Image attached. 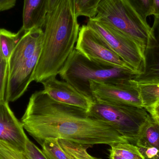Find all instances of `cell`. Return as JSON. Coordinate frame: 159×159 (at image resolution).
<instances>
[{"instance_id": "9a60e30c", "label": "cell", "mask_w": 159, "mask_h": 159, "mask_svg": "<svg viewBox=\"0 0 159 159\" xmlns=\"http://www.w3.org/2000/svg\"><path fill=\"white\" fill-rule=\"evenodd\" d=\"M130 83L138 91L145 109L159 102V82H139L132 79Z\"/></svg>"}, {"instance_id": "5bb4252c", "label": "cell", "mask_w": 159, "mask_h": 159, "mask_svg": "<svg viewBox=\"0 0 159 159\" xmlns=\"http://www.w3.org/2000/svg\"><path fill=\"white\" fill-rule=\"evenodd\" d=\"M152 31L156 41L145 54V68L134 80L139 82H159V16L155 17Z\"/></svg>"}, {"instance_id": "ba28073f", "label": "cell", "mask_w": 159, "mask_h": 159, "mask_svg": "<svg viewBox=\"0 0 159 159\" xmlns=\"http://www.w3.org/2000/svg\"><path fill=\"white\" fill-rule=\"evenodd\" d=\"M94 101L114 105H130L143 107L137 90L129 82L126 84H107L90 80Z\"/></svg>"}, {"instance_id": "8fae6325", "label": "cell", "mask_w": 159, "mask_h": 159, "mask_svg": "<svg viewBox=\"0 0 159 159\" xmlns=\"http://www.w3.org/2000/svg\"><path fill=\"white\" fill-rule=\"evenodd\" d=\"M44 92L52 99L62 103L78 107L89 111L94 101L83 95L70 83L53 77L42 83Z\"/></svg>"}, {"instance_id": "f546056e", "label": "cell", "mask_w": 159, "mask_h": 159, "mask_svg": "<svg viewBox=\"0 0 159 159\" xmlns=\"http://www.w3.org/2000/svg\"><path fill=\"white\" fill-rule=\"evenodd\" d=\"M59 1L60 0H50L49 11L52 10L55 7V6L57 4V3L59 2Z\"/></svg>"}, {"instance_id": "cb8c5ba5", "label": "cell", "mask_w": 159, "mask_h": 159, "mask_svg": "<svg viewBox=\"0 0 159 159\" xmlns=\"http://www.w3.org/2000/svg\"><path fill=\"white\" fill-rule=\"evenodd\" d=\"M8 76V60L0 56V101L6 100Z\"/></svg>"}, {"instance_id": "7a4b0ae2", "label": "cell", "mask_w": 159, "mask_h": 159, "mask_svg": "<svg viewBox=\"0 0 159 159\" xmlns=\"http://www.w3.org/2000/svg\"><path fill=\"white\" fill-rule=\"evenodd\" d=\"M77 17L73 0H60L48 11L33 81L42 83L59 74L77 42L80 30Z\"/></svg>"}, {"instance_id": "52a82bcc", "label": "cell", "mask_w": 159, "mask_h": 159, "mask_svg": "<svg viewBox=\"0 0 159 159\" xmlns=\"http://www.w3.org/2000/svg\"><path fill=\"white\" fill-rule=\"evenodd\" d=\"M75 48L89 59L135 72L88 25L80 28Z\"/></svg>"}, {"instance_id": "44dd1931", "label": "cell", "mask_w": 159, "mask_h": 159, "mask_svg": "<svg viewBox=\"0 0 159 159\" xmlns=\"http://www.w3.org/2000/svg\"><path fill=\"white\" fill-rule=\"evenodd\" d=\"M144 21L153 14V0H126Z\"/></svg>"}, {"instance_id": "30bf717a", "label": "cell", "mask_w": 159, "mask_h": 159, "mask_svg": "<svg viewBox=\"0 0 159 159\" xmlns=\"http://www.w3.org/2000/svg\"><path fill=\"white\" fill-rule=\"evenodd\" d=\"M28 139L21 121L16 118L8 102L0 101V140L24 152Z\"/></svg>"}, {"instance_id": "8992f818", "label": "cell", "mask_w": 159, "mask_h": 159, "mask_svg": "<svg viewBox=\"0 0 159 159\" xmlns=\"http://www.w3.org/2000/svg\"><path fill=\"white\" fill-rule=\"evenodd\" d=\"M87 25L100 37L138 75L143 73L145 57L140 48L130 38L111 26L91 18Z\"/></svg>"}, {"instance_id": "9c48e42d", "label": "cell", "mask_w": 159, "mask_h": 159, "mask_svg": "<svg viewBox=\"0 0 159 159\" xmlns=\"http://www.w3.org/2000/svg\"><path fill=\"white\" fill-rule=\"evenodd\" d=\"M42 43L38 46L32 57L20 65L7 79L6 100L14 102L20 98L26 91L31 82L40 57Z\"/></svg>"}, {"instance_id": "4dcf8cb0", "label": "cell", "mask_w": 159, "mask_h": 159, "mask_svg": "<svg viewBox=\"0 0 159 159\" xmlns=\"http://www.w3.org/2000/svg\"><path fill=\"white\" fill-rule=\"evenodd\" d=\"M74 2L75 5V7H76V5H77V3H78V2L79 0H73Z\"/></svg>"}, {"instance_id": "3957f363", "label": "cell", "mask_w": 159, "mask_h": 159, "mask_svg": "<svg viewBox=\"0 0 159 159\" xmlns=\"http://www.w3.org/2000/svg\"><path fill=\"white\" fill-rule=\"evenodd\" d=\"M59 75L81 94L94 101L90 80L107 84H126L138 74L131 70L89 59L74 48Z\"/></svg>"}, {"instance_id": "5b68a950", "label": "cell", "mask_w": 159, "mask_h": 159, "mask_svg": "<svg viewBox=\"0 0 159 159\" xmlns=\"http://www.w3.org/2000/svg\"><path fill=\"white\" fill-rule=\"evenodd\" d=\"M90 116L111 125L129 143L136 145L141 128L150 115L145 108L130 105H114L94 101Z\"/></svg>"}, {"instance_id": "4fadbf2b", "label": "cell", "mask_w": 159, "mask_h": 159, "mask_svg": "<svg viewBox=\"0 0 159 159\" xmlns=\"http://www.w3.org/2000/svg\"><path fill=\"white\" fill-rule=\"evenodd\" d=\"M49 3L50 0H24L21 29L24 32L33 29H43Z\"/></svg>"}, {"instance_id": "d6986e66", "label": "cell", "mask_w": 159, "mask_h": 159, "mask_svg": "<svg viewBox=\"0 0 159 159\" xmlns=\"http://www.w3.org/2000/svg\"><path fill=\"white\" fill-rule=\"evenodd\" d=\"M41 146L42 151L48 159H72L62 148L58 139H46Z\"/></svg>"}, {"instance_id": "83f0119b", "label": "cell", "mask_w": 159, "mask_h": 159, "mask_svg": "<svg viewBox=\"0 0 159 159\" xmlns=\"http://www.w3.org/2000/svg\"><path fill=\"white\" fill-rule=\"evenodd\" d=\"M17 0H0V12L6 11L16 5Z\"/></svg>"}, {"instance_id": "484cf974", "label": "cell", "mask_w": 159, "mask_h": 159, "mask_svg": "<svg viewBox=\"0 0 159 159\" xmlns=\"http://www.w3.org/2000/svg\"><path fill=\"white\" fill-rule=\"evenodd\" d=\"M137 147L144 159H159V148L152 146Z\"/></svg>"}, {"instance_id": "d4e9b609", "label": "cell", "mask_w": 159, "mask_h": 159, "mask_svg": "<svg viewBox=\"0 0 159 159\" xmlns=\"http://www.w3.org/2000/svg\"><path fill=\"white\" fill-rule=\"evenodd\" d=\"M24 153L28 159H48L42 150L29 139L27 140Z\"/></svg>"}, {"instance_id": "7402d4cb", "label": "cell", "mask_w": 159, "mask_h": 159, "mask_svg": "<svg viewBox=\"0 0 159 159\" xmlns=\"http://www.w3.org/2000/svg\"><path fill=\"white\" fill-rule=\"evenodd\" d=\"M101 0H79L75 7L77 17L84 16L89 18L96 15V9Z\"/></svg>"}, {"instance_id": "277c9868", "label": "cell", "mask_w": 159, "mask_h": 159, "mask_svg": "<svg viewBox=\"0 0 159 159\" xmlns=\"http://www.w3.org/2000/svg\"><path fill=\"white\" fill-rule=\"evenodd\" d=\"M93 18L104 22L132 40L144 55L156 41L152 28L126 0H101Z\"/></svg>"}, {"instance_id": "4316f807", "label": "cell", "mask_w": 159, "mask_h": 159, "mask_svg": "<svg viewBox=\"0 0 159 159\" xmlns=\"http://www.w3.org/2000/svg\"><path fill=\"white\" fill-rule=\"evenodd\" d=\"M145 109L152 119L159 124V102Z\"/></svg>"}, {"instance_id": "7c38bea8", "label": "cell", "mask_w": 159, "mask_h": 159, "mask_svg": "<svg viewBox=\"0 0 159 159\" xmlns=\"http://www.w3.org/2000/svg\"><path fill=\"white\" fill-rule=\"evenodd\" d=\"M43 39V29H33L24 32L8 59V75L33 56Z\"/></svg>"}, {"instance_id": "ffe728a7", "label": "cell", "mask_w": 159, "mask_h": 159, "mask_svg": "<svg viewBox=\"0 0 159 159\" xmlns=\"http://www.w3.org/2000/svg\"><path fill=\"white\" fill-rule=\"evenodd\" d=\"M58 141L62 148L72 159H100L88 153V147L64 139H58Z\"/></svg>"}, {"instance_id": "e0dca14e", "label": "cell", "mask_w": 159, "mask_h": 159, "mask_svg": "<svg viewBox=\"0 0 159 159\" xmlns=\"http://www.w3.org/2000/svg\"><path fill=\"white\" fill-rule=\"evenodd\" d=\"M24 32L21 29L17 33L0 29V56L8 60Z\"/></svg>"}, {"instance_id": "603a6c76", "label": "cell", "mask_w": 159, "mask_h": 159, "mask_svg": "<svg viewBox=\"0 0 159 159\" xmlns=\"http://www.w3.org/2000/svg\"><path fill=\"white\" fill-rule=\"evenodd\" d=\"M0 159H28L24 152L7 142L0 140Z\"/></svg>"}, {"instance_id": "6da1fadb", "label": "cell", "mask_w": 159, "mask_h": 159, "mask_svg": "<svg viewBox=\"0 0 159 159\" xmlns=\"http://www.w3.org/2000/svg\"><path fill=\"white\" fill-rule=\"evenodd\" d=\"M21 122L40 145L54 138L89 148L129 143L111 125L90 116L88 110L55 101L43 90L32 94Z\"/></svg>"}, {"instance_id": "f1b7e54d", "label": "cell", "mask_w": 159, "mask_h": 159, "mask_svg": "<svg viewBox=\"0 0 159 159\" xmlns=\"http://www.w3.org/2000/svg\"><path fill=\"white\" fill-rule=\"evenodd\" d=\"M155 17L159 16V0H153V14Z\"/></svg>"}, {"instance_id": "ac0fdd59", "label": "cell", "mask_w": 159, "mask_h": 159, "mask_svg": "<svg viewBox=\"0 0 159 159\" xmlns=\"http://www.w3.org/2000/svg\"><path fill=\"white\" fill-rule=\"evenodd\" d=\"M110 159H144L138 148L129 143H117L110 146Z\"/></svg>"}, {"instance_id": "2e32d148", "label": "cell", "mask_w": 159, "mask_h": 159, "mask_svg": "<svg viewBox=\"0 0 159 159\" xmlns=\"http://www.w3.org/2000/svg\"><path fill=\"white\" fill-rule=\"evenodd\" d=\"M136 146L159 148V124L150 116L141 128Z\"/></svg>"}, {"instance_id": "1f68e13d", "label": "cell", "mask_w": 159, "mask_h": 159, "mask_svg": "<svg viewBox=\"0 0 159 159\" xmlns=\"http://www.w3.org/2000/svg\"></svg>"}]
</instances>
